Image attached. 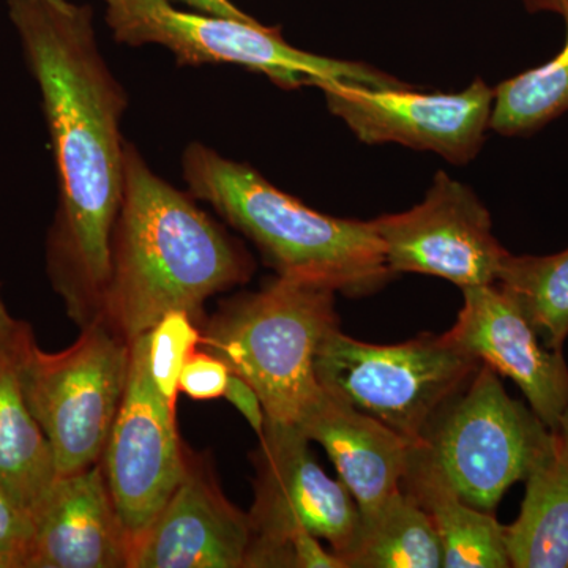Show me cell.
Returning a JSON list of instances; mask_svg holds the SVG:
<instances>
[{
  "instance_id": "obj_1",
  "label": "cell",
  "mask_w": 568,
  "mask_h": 568,
  "mask_svg": "<svg viewBox=\"0 0 568 568\" xmlns=\"http://www.w3.org/2000/svg\"><path fill=\"white\" fill-rule=\"evenodd\" d=\"M39 85L59 183L48 275L81 327L102 313L121 211L129 99L97 43L93 13L73 0H7Z\"/></svg>"
},
{
  "instance_id": "obj_2",
  "label": "cell",
  "mask_w": 568,
  "mask_h": 568,
  "mask_svg": "<svg viewBox=\"0 0 568 568\" xmlns=\"http://www.w3.org/2000/svg\"><path fill=\"white\" fill-rule=\"evenodd\" d=\"M248 253L125 145L121 211L111 242V274L102 313L132 343L164 315L185 312L204 323L212 295L248 282Z\"/></svg>"
},
{
  "instance_id": "obj_3",
  "label": "cell",
  "mask_w": 568,
  "mask_h": 568,
  "mask_svg": "<svg viewBox=\"0 0 568 568\" xmlns=\"http://www.w3.org/2000/svg\"><path fill=\"white\" fill-rule=\"evenodd\" d=\"M182 173L204 201L263 254L276 275L358 297L394 278L372 222L336 219L310 209L245 163L193 142Z\"/></svg>"
},
{
  "instance_id": "obj_4",
  "label": "cell",
  "mask_w": 568,
  "mask_h": 568,
  "mask_svg": "<svg viewBox=\"0 0 568 568\" xmlns=\"http://www.w3.org/2000/svg\"><path fill=\"white\" fill-rule=\"evenodd\" d=\"M335 294L276 275L224 302L201 328V346L252 386L267 420L298 425L323 394L315 358L339 327Z\"/></svg>"
},
{
  "instance_id": "obj_5",
  "label": "cell",
  "mask_w": 568,
  "mask_h": 568,
  "mask_svg": "<svg viewBox=\"0 0 568 568\" xmlns=\"http://www.w3.org/2000/svg\"><path fill=\"white\" fill-rule=\"evenodd\" d=\"M132 345L103 317L82 327L80 338L61 353L37 345L28 324L17 347L18 383L26 405L50 439L59 476L102 462L118 417Z\"/></svg>"
},
{
  "instance_id": "obj_6",
  "label": "cell",
  "mask_w": 568,
  "mask_h": 568,
  "mask_svg": "<svg viewBox=\"0 0 568 568\" xmlns=\"http://www.w3.org/2000/svg\"><path fill=\"white\" fill-rule=\"evenodd\" d=\"M108 28L129 47L159 44L179 65L231 63L257 71L280 88L293 89L345 81L376 89L407 88L365 63L338 61L291 47L276 28L256 20H235L185 11L170 0H104Z\"/></svg>"
},
{
  "instance_id": "obj_7",
  "label": "cell",
  "mask_w": 568,
  "mask_h": 568,
  "mask_svg": "<svg viewBox=\"0 0 568 568\" xmlns=\"http://www.w3.org/2000/svg\"><path fill=\"white\" fill-rule=\"evenodd\" d=\"M480 365L447 332L373 345L338 327L321 343L315 373L324 392L383 422L414 446Z\"/></svg>"
},
{
  "instance_id": "obj_8",
  "label": "cell",
  "mask_w": 568,
  "mask_h": 568,
  "mask_svg": "<svg viewBox=\"0 0 568 568\" xmlns=\"http://www.w3.org/2000/svg\"><path fill=\"white\" fill-rule=\"evenodd\" d=\"M552 432L499 375L481 364L425 429L422 443L459 496L478 510L497 507L548 447Z\"/></svg>"
},
{
  "instance_id": "obj_9",
  "label": "cell",
  "mask_w": 568,
  "mask_h": 568,
  "mask_svg": "<svg viewBox=\"0 0 568 568\" xmlns=\"http://www.w3.org/2000/svg\"><path fill=\"white\" fill-rule=\"evenodd\" d=\"M310 444L297 425L265 418L253 454L252 540L244 568H284L287 545L301 530L327 541L343 564L354 548L361 511L345 485L317 465Z\"/></svg>"
},
{
  "instance_id": "obj_10",
  "label": "cell",
  "mask_w": 568,
  "mask_h": 568,
  "mask_svg": "<svg viewBox=\"0 0 568 568\" xmlns=\"http://www.w3.org/2000/svg\"><path fill=\"white\" fill-rule=\"evenodd\" d=\"M130 345L129 381L102 465L133 551L181 485L189 452L179 437L175 403L153 383L149 332Z\"/></svg>"
},
{
  "instance_id": "obj_11",
  "label": "cell",
  "mask_w": 568,
  "mask_h": 568,
  "mask_svg": "<svg viewBox=\"0 0 568 568\" xmlns=\"http://www.w3.org/2000/svg\"><path fill=\"white\" fill-rule=\"evenodd\" d=\"M392 274L439 276L465 290L495 284L507 250L477 194L439 171L410 211L373 220Z\"/></svg>"
},
{
  "instance_id": "obj_12",
  "label": "cell",
  "mask_w": 568,
  "mask_h": 568,
  "mask_svg": "<svg viewBox=\"0 0 568 568\" xmlns=\"http://www.w3.org/2000/svg\"><path fill=\"white\" fill-rule=\"evenodd\" d=\"M328 111L365 144H395L435 152L450 163L476 159L491 121L495 91L484 80L459 93L376 89L357 82L321 85Z\"/></svg>"
},
{
  "instance_id": "obj_13",
  "label": "cell",
  "mask_w": 568,
  "mask_h": 568,
  "mask_svg": "<svg viewBox=\"0 0 568 568\" xmlns=\"http://www.w3.org/2000/svg\"><path fill=\"white\" fill-rule=\"evenodd\" d=\"M465 304L448 336L497 375L510 377L551 432L568 410L562 351L541 342L517 302L497 284L463 290Z\"/></svg>"
},
{
  "instance_id": "obj_14",
  "label": "cell",
  "mask_w": 568,
  "mask_h": 568,
  "mask_svg": "<svg viewBox=\"0 0 568 568\" xmlns=\"http://www.w3.org/2000/svg\"><path fill=\"white\" fill-rule=\"evenodd\" d=\"M252 540L248 514L223 495L204 463L185 476L138 541L130 568H244Z\"/></svg>"
},
{
  "instance_id": "obj_15",
  "label": "cell",
  "mask_w": 568,
  "mask_h": 568,
  "mask_svg": "<svg viewBox=\"0 0 568 568\" xmlns=\"http://www.w3.org/2000/svg\"><path fill=\"white\" fill-rule=\"evenodd\" d=\"M130 555L102 462L59 477L33 519L26 568H130Z\"/></svg>"
},
{
  "instance_id": "obj_16",
  "label": "cell",
  "mask_w": 568,
  "mask_h": 568,
  "mask_svg": "<svg viewBox=\"0 0 568 568\" xmlns=\"http://www.w3.org/2000/svg\"><path fill=\"white\" fill-rule=\"evenodd\" d=\"M297 426L327 452L361 515L402 489L410 444L383 422L323 390Z\"/></svg>"
},
{
  "instance_id": "obj_17",
  "label": "cell",
  "mask_w": 568,
  "mask_h": 568,
  "mask_svg": "<svg viewBox=\"0 0 568 568\" xmlns=\"http://www.w3.org/2000/svg\"><path fill=\"white\" fill-rule=\"evenodd\" d=\"M402 491L435 526L444 568H508L506 526L467 504L424 444L409 447Z\"/></svg>"
},
{
  "instance_id": "obj_18",
  "label": "cell",
  "mask_w": 568,
  "mask_h": 568,
  "mask_svg": "<svg viewBox=\"0 0 568 568\" xmlns=\"http://www.w3.org/2000/svg\"><path fill=\"white\" fill-rule=\"evenodd\" d=\"M525 480L521 510L506 526L510 567L568 568V447L558 429Z\"/></svg>"
},
{
  "instance_id": "obj_19",
  "label": "cell",
  "mask_w": 568,
  "mask_h": 568,
  "mask_svg": "<svg viewBox=\"0 0 568 568\" xmlns=\"http://www.w3.org/2000/svg\"><path fill=\"white\" fill-rule=\"evenodd\" d=\"M14 347L0 362V487L33 523L61 476L50 439L21 394Z\"/></svg>"
},
{
  "instance_id": "obj_20",
  "label": "cell",
  "mask_w": 568,
  "mask_h": 568,
  "mask_svg": "<svg viewBox=\"0 0 568 568\" xmlns=\"http://www.w3.org/2000/svg\"><path fill=\"white\" fill-rule=\"evenodd\" d=\"M361 518L346 568L444 567L443 541L435 526L402 489Z\"/></svg>"
},
{
  "instance_id": "obj_21",
  "label": "cell",
  "mask_w": 568,
  "mask_h": 568,
  "mask_svg": "<svg viewBox=\"0 0 568 568\" xmlns=\"http://www.w3.org/2000/svg\"><path fill=\"white\" fill-rule=\"evenodd\" d=\"M495 284L517 302L545 345L562 351L568 336V248L551 256L508 253Z\"/></svg>"
},
{
  "instance_id": "obj_22",
  "label": "cell",
  "mask_w": 568,
  "mask_h": 568,
  "mask_svg": "<svg viewBox=\"0 0 568 568\" xmlns=\"http://www.w3.org/2000/svg\"><path fill=\"white\" fill-rule=\"evenodd\" d=\"M562 17L567 24L564 50L545 65L497 85L489 130L521 136L537 132L568 111V7Z\"/></svg>"
},
{
  "instance_id": "obj_23",
  "label": "cell",
  "mask_w": 568,
  "mask_h": 568,
  "mask_svg": "<svg viewBox=\"0 0 568 568\" xmlns=\"http://www.w3.org/2000/svg\"><path fill=\"white\" fill-rule=\"evenodd\" d=\"M200 345V324L185 312L168 313L149 332L148 358L152 379L170 402L178 403L183 366Z\"/></svg>"
},
{
  "instance_id": "obj_24",
  "label": "cell",
  "mask_w": 568,
  "mask_h": 568,
  "mask_svg": "<svg viewBox=\"0 0 568 568\" xmlns=\"http://www.w3.org/2000/svg\"><path fill=\"white\" fill-rule=\"evenodd\" d=\"M230 376L223 361L207 351H196L183 366L179 390L197 402L223 398Z\"/></svg>"
},
{
  "instance_id": "obj_25",
  "label": "cell",
  "mask_w": 568,
  "mask_h": 568,
  "mask_svg": "<svg viewBox=\"0 0 568 568\" xmlns=\"http://www.w3.org/2000/svg\"><path fill=\"white\" fill-rule=\"evenodd\" d=\"M33 536L32 519L14 506L13 500L0 487V549L14 556L26 568Z\"/></svg>"
},
{
  "instance_id": "obj_26",
  "label": "cell",
  "mask_w": 568,
  "mask_h": 568,
  "mask_svg": "<svg viewBox=\"0 0 568 568\" xmlns=\"http://www.w3.org/2000/svg\"><path fill=\"white\" fill-rule=\"evenodd\" d=\"M223 398H226L245 417L253 432L256 433L257 439H260L264 435L265 413L263 403H261L260 396L253 390L252 386L245 383L242 377L231 373Z\"/></svg>"
},
{
  "instance_id": "obj_27",
  "label": "cell",
  "mask_w": 568,
  "mask_h": 568,
  "mask_svg": "<svg viewBox=\"0 0 568 568\" xmlns=\"http://www.w3.org/2000/svg\"><path fill=\"white\" fill-rule=\"evenodd\" d=\"M24 325L26 323L14 320L10 315L9 308H7L6 302H3L2 286H0V362L13 351Z\"/></svg>"
},
{
  "instance_id": "obj_28",
  "label": "cell",
  "mask_w": 568,
  "mask_h": 568,
  "mask_svg": "<svg viewBox=\"0 0 568 568\" xmlns=\"http://www.w3.org/2000/svg\"><path fill=\"white\" fill-rule=\"evenodd\" d=\"M170 2L183 3V6L190 7L193 11H200V13L235 18V20H254L245 11L237 9L231 0H170Z\"/></svg>"
},
{
  "instance_id": "obj_29",
  "label": "cell",
  "mask_w": 568,
  "mask_h": 568,
  "mask_svg": "<svg viewBox=\"0 0 568 568\" xmlns=\"http://www.w3.org/2000/svg\"><path fill=\"white\" fill-rule=\"evenodd\" d=\"M523 6L530 13H540V11H549V13H558L562 17L567 10L568 0H521Z\"/></svg>"
},
{
  "instance_id": "obj_30",
  "label": "cell",
  "mask_w": 568,
  "mask_h": 568,
  "mask_svg": "<svg viewBox=\"0 0 568 568\" xmlns=\"http://www.w3.org/2000/svg\"><path fill=\"white\" fill-rule=\"evenodd\" d=\"M0 568H22L20 560L0 549Z\"/></svg>"
},
{
  "instance_id": "obj_31",
  "label": "cell",
  "mask_w": 568,
  "mask_h": 568,
  "mask_svg": "<svg viewBox=\"0 0 568 568\" xmlns=\"http://www.w3.org/2000/svg\"><path fill=\"white\" fill-rule=\"evenodd\" d=\"M558 432L560 435H562L564 440H566L568 447V410L566 414H564L562 420H560Z\"/></svg>"
}]
</instances>
